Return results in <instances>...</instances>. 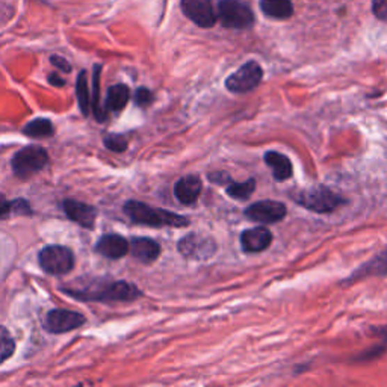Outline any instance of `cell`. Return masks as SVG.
I'll return each instance as SVG.
<instances>
[{
	"label": "cell",
	"instance_id": "6da1fadb",
	"mask_svg": "<svg viewBox=\"0 0 387 387\" xmlns=\"http://www.w3.org/2000/svg\"><path fill=\"white\" fill-rule=\"evenodd\" d=\"M64 294L77 298V300L84 301H135L136 298H139L141 290L132 283L127 281H113V283H106L100 285L95 287H88L82 290H73V289H61Z\"/></svg>",
	"mask_w": 387,
	"mask_h": 387
},
{
	"label": "cell",
	"instance_id": "7a4b0ae2",
	"mask_svg": "<svg viewBox=\"0 0 387 387\" xmlns=\"http://www.w3.org/2000/svg\"><path fill=\"white\" fill-rule=\"evenodd\" d=\"M125 212L136 224L152 227H187L189 221L184 216L168 212L164 209H155L141 201L130 200L125 205Z\"/></svg>",
	"mask_w": 387,
	"mask_h": 387
},
{
	"label": "cell",
	"instance_id": "3957f363",
	"mask_svg": "<svg viewBox=\"0 0 387 387\" xmlns=\"http://www.w3.org/2000/svg\"><path fill=\"white\" fill-rule=\"evenodd\" d=\"M295 201L303 207L312 210L316 214H329L333 212L334 209H338L340 205L345 203V200L339 197L338 194H334L325 187H316L301 191L295 197Z\"/></svg>",
	"mask_w": 387,
	"mask_h": 387
},
{
	"label": "cell",
	"instance_id": "277c9868",
	"mask_svg": "<svg viewBox=\"0 0 387 387\" xmlns=\"http://www.w3.org/2000/svg\"><path fill=\"white\" fill-rule=\"evenodd\" d=\"M216 15L228 29H248L254 23L251 8L242 0H221Z\"/></svg>",
	"mask_w": 387,
	"mask_h": 387
},
{
	"label": "cell",
	"instance_id": "5b68a950",
	"mask_svg": "<svg viewBox=\"0 0 387 387\" xmlns=\"http://www.w3.org/2000/svg\"><path fill=\"white\" fill-rule=\"evenodd\" d=\"M49 164V155L42 147L29 145L22 148L13 157V171L17 177H29V175L41 171Z\"/></svg>",
	"mask_w": 387,
	"mask_h": 387
},
{
	"label": "cell",
	"instance_id": "8992f818",
	"mask_svg": "<svg viewBox=\"0 0 387 387\" xmlns=\"http://www.w3.org/2000/svg\"><path fill=\"white\" fill-rule=\"evenodd\" d=\"M41 268L54 276H64L74 267V254L63 245H50L42 248L40 256Z\"/></svg>",
	"mask_w": 387,
	"mask_h": 387
},
{
	"label": "cell",
	"instance_id": "52a82bcc",
	"mask_svg": "<svg viewBox=\"0 0 387 387\" xmlns=\"http://www.w3.org/2000/svg\"><path fill=\"white\" fill-rule=\"evenodd\" d=\"M263 77L262 67L254 63V61H248L247 64H244L237 72H235L232 76L227 77L226 86L228 91L235 94H244L250 93L254 88H258Z\"/></svg>",
	"mask_w": 387,
	"mask_h": 387
},
{
	"label": "cell",
	"instance_id": "ba28073f",
	"mask_svg": "<svg viewBox=\"0 0 387 387\" xmlns=\"http://www.w3.org/2000/svg\"><path fill=\"white\" fill-rule=\"evenodd\" d=\"M182 11L200 28H212L218 19L212 0H182Z\"/></svg>",
	"mask_w": 387,
	"mask_h": 387
},
{
	"label": "cell",
	"instance_id": "9c48e42d",
	"mask_svg": "<svg viewBox=\"0 0 387 387\" xmlns=\"http://www.w3.org/2000/svg\"><path fill=\"white\" fill-rule=\"evenodd\" d=\"M216 247L212 239L197 233H191L184 236L179 242V251L182 256L196 260H205L214 256Z\"/></svg>",
	"mask_w": 387,
	"mask_h": 387
},
{
	"label": "cell",
	"instance_id": "30bf717a",
	"mask_svg": "<svg viewBox=\"0 0 387 387\" xmlns=\"http://www.w3.org/2000/svg\"><path fill=\"white\" fill-rule=\"evenodd\" d=\"M287 209L283 203L280 201H272V200H263L253 203L245 209V216L250 218L251 221H258L263 224H271V223H278L285 218Z\"/></svg>",
	"mask_w": 387,
	"mask_h": 387
},
{
	"label": "cell",
	"instance_id": "8fae6325",
	"mask_svg": "<svg viewBox=\"0 0 387 387\" xmlns=\"http://www.w3.org/2000/svg\"><path fill=\"white\" fill-rule=\"evenodd\" d=\"M85 322V316H82L81 313L65 309H55L50 310L46 316V330L55 334L67 333L82 327Z\"/></svg>",
	"mask_w": 387,
	"mask_h": 387
},
{
	"label": "cell",
	"instance_id": "7c38bea8",
	"mask_svg": "<svg viewBox=\"0 0 387 387\" xmlns=\"http://www.w3.org/2000/svg\"><path fill=\"white\" fill-rule=\"evenodd\" d=\"M130 245L127 239L120 235H103L95 245V251L108 259L125 258Z\"/></svg>",
	"mask_w": 387,
	"mask_h": 387
},
{
	"label": "cell",
	"instance_id": "4fadbf2b",
	"mask_svg": "<svg viewBox=\"0 0 387 387\" xmlns=\"http://www.w3.org/2000/svg\"><path fill=\"white\" fill-rule=\"evenodd\" d=\"M272 242V235L267 227L248 228L241 235V245L245 253H260Z\"/></svg>",
	"mask_w": 387,
	"mask_h": 387
},
{
	"label": "cell",
	"instance_id": "5bb4252c",
	"mask_svg": "<svg viewBox=\"0 0 387 387\" xmlns=\"http://www.w3.org/2000/svg\"><path fill=\"white\" fill-rule=\"evenodd\" d=\"M64 210L72 221L81 224L82 227L86 228H94L95 218H97L95 207L81 203V201H76V200H65Z\"/></svg>",
	"mask_w": 387,
	"mask_h": 387
},
{
	"label": "cell",
	"instance_id": "9a60e30c",
	"mask_svg": "<svg viewBox=\"0 0 387 387\" xmlns=\"http://www.w3.org/2000/svg\"><path fill=\"white\" fill-rule=\"evenodd\" d=\"M201 188V179L197 175H187V177H182L174 187V196L177 198L182 205H194L200 197Z\"/></svg>",
	"mask_w": 387,
	"mask_h": 387
},
{
	"label": "cell",
	"instance_id": "2e32d148",
	"mask_svg": "<svg viewBox=\"0 0 387 387\" xmlns=\"http://www.w3.org/2000/svg\"><path fill=\"white\" fill-rule=\"evenodd\" d=\"M132 256L143 263L155 262L161 254V245L150 237H135L130 244Z\"/></svg>",
	"mask_w": 387,
	"mask_h": 387
},
{
	"label": "cell",
	"instance_id": "e0dca14e",
	"mask_svg": "<svg viewBox=\"0 0 387 387\" xmlns=\"http://www.w3.org/2000/svg\"><path fill=\"white\" fill-rule=\"evenodd\" d=\"M265 162L274 174V179L281 182L287 180L292 175V164H290L289 157L281 155L278 152H268L265 155Z\"/></svg>",
	"mask_w": 387,
	"mask_h": 387
},
{
	"label": "cell",
	"instance_id": "ac0fdd59",
	"mask_svg": "<svg viewBox=\"0 0 387 387\" xmlns=\"http://www.w3.org/2000/svg\"><path fill=\"white\" fill-rule=\"evenodd\" d=\"M260 8L263 14L276 20L289 19L294 13L290 0H260Z\"/></svg>",
	"mask_w": 387,
	"mask_h": 387
},
{
	"label": "cell",
	"instance_id": "d6986e66",
	"mask_svg": "<svg viewBox=\"0 0 387 387\" xmlns=\"http://www.w3.org/2000/svg\"><path fill=\"white\" fill-rule=\"evenodd\" d=\"M130 99V91L126 85H113L108 90L106 97V108L112 112H120L126 108V104Z\"/></svg>",
	"mask_w": 387,
	"mask_h": 387
},
{
	"label": "cell",
	"instance_id": "ffe728a7",
	"mask_svg": "<svg viewBox=\"0 0 387 387\" xmlns=\"http://www.w3.org/2000/svg\"><path fill=\"white\" fill-rule=\"evenodd\" d=\"M54 132L55 127L49 118H35L23 127V134L31 138H49Z\"/></svg>",
	"mask_w": 387,
	"mask_h": 387
},
{
	"label": "cell",
	"instance_id": "44dd1931",
	"mask_svg": "<svg viewBox=\"0 0 387 387\" xmlns=\"http://www.w3.org/2000/svg\"><path fill=\"white\" fill-rule=\"evenodd\" d=\"M76 95H77V102H79V106H81L82 113H84V116H88V113H90L91 95H90V90H88L86 72H81V73H79V76H77Z\"/></svg>",
	"mask_w": 387,
	"mask_h": 387
},
{
	"label": "cell",
	"instance_id": "7402d4cb",
	"mask_svg": "<svg viewBox=\"0 0 387 387\" xmlns=\"http://www.w3.org/2000/svg\"><path fill=\"white\" fill-rule=\"evenodd\" d=\"M13 212L17 214H32L31 206L26 200L8 201L3 194H0V218H5Z\"/></svg>",
	"mask_w": 387,
	"mask_h": 387
},
{
	"label": "cell",
	"instance_id": "603a6c76",
	"mask_svg": "<svg viewBox=\"0 0 387 387\" xmlns=\"http://www.w3.org/2000/svg\"><path fill=\"white\" fill-rule=\"evenodd\" d=\"M254 189H256V182H254V179H250L247 182H241V183H236L232 180V183L228 184L226 191L232 198L247 200L254 192Z\"/></svg>",
	"mask_w": 387,
	"mask_h": 387
},
{
	"label": "cell",
	"instance_id": "cb8c5ba5",
	"mask_svg": "<svg viewBox=\"0 0 387 387\" xmlns=\"http://www.w3.org/2000/svg\"><path fill=\"white\" fill-rule=\"evenodd\" d=\"M100 65L94 67V94H93V109H94V116L97 118V121L103 123L104 118L108 116V111L103 109L100 106Z\"/></svg>",
	"mask_w": 387,
	"mask_h": 387
},
{
	"label": "cell",
	"instance_id": "d4e9b609",
	"mask_svg": "<svg viewBox=\"0 0 387 387\" xmlns=\"http://www.w3.org/2000/svg\"><path fill=\"white\" fill-rule=\"evenodd\" d=\"M14 349L15 342L11 336V333L0 325V365L14 354Z\"/></svg>",
	"mask_w": 387,
	"mask_h": 387
},
{
	"label": "cell",
	"instance_id": "484cf974",
	"mask_svg": "<svg viewBox=\"0 0 387 387\" xmlns=\"http://www.w3.org/2000/svg\"><path fill=\"white\" fill-rule=\"evenodd\" d=\"M103 143H104V145H106V148H109V150H112V152H117V153L125 152L127 148V139L118 134L106 135L103 139Z\"/></svg>",
	"mask_w": 387,
	"mask_h": 387
},
{
	"label": "cell",
	"instance_id": "4316f807",
	"mask_svg": "<svg viewBox=\"0 0 387 387\" xmlns=\"http://www.w3.org/2000/svg\"><path fill=\"white\" fill-rule=\"evenodd\" d=\"M153 102V94L150 90H147V88H139V90L135 93V103L138 106H148Z\"/></svg>",
	"mask_w": 387,
	"mask_h": 387
},
{
	"label": "cell",
	"instance_id": "83f0119b",
	"mask_svg": "<svg viewBox=\"0 0 387 387\" xmlns=\"http://www.w3.org/2000/svg\"><path fill=\"white\" fill-rule=\"evenodd\" d=\"M372 11L378 19L387 22V0H372Z\"/></svg>",
	"mask_w": 387,
	"mask_h": 387
},
{
	"label": "cell",
	"instance_id": "f1b7e54d",
	"mask_svg": "<svg viewBox=\"0 0 387 387\" xmlns=\"http://www.w3.org/2000/svg\"><path fill=\"white\" fill-rule=\"evenodd\" d=\"M50 61H52V64H54L55 67H58L61 72H64V73H70L72 72V65H70L67 61L64 59V58H61V56H52L50 58Z\"/></svg>",
	"mask_w": 387,
	"mask_h": 387
},
{
	"label": "cell",
	"instance_id": "f546056e",
	"mask_svg": "<svg viewBox=\"0 0 387 387\" xmlns=\"http://www.w3.org/2000/svg\"><path fill=\"white\" fill-rule=\"evenodd\" d=\"M209 179H210V180H212L214 183H218V184H224V183L232 182V179H230V177H228V174H227V173H223V171L210 174V175H209Z\"/></svg>",
	"mask_w": 387,
	"mask_h": 387
},
{
	"label": "cell",
	"instance_id": "4dcf8cb0",
	"mask_svg": "<svg viewBox=\"0 0 387 387\" xmlns=\"http://www.w3.org/2000/svg\"><path fill=\"white\" fill-rule=\"evenodd\" d=\"M49 82L52 84V85H55V86H64L65 85V81L64 79H61L58 74H50L49 76Z\"/></svg>",
	"mask_w": 387,
	"mask_h": 387
}]
</instances>
